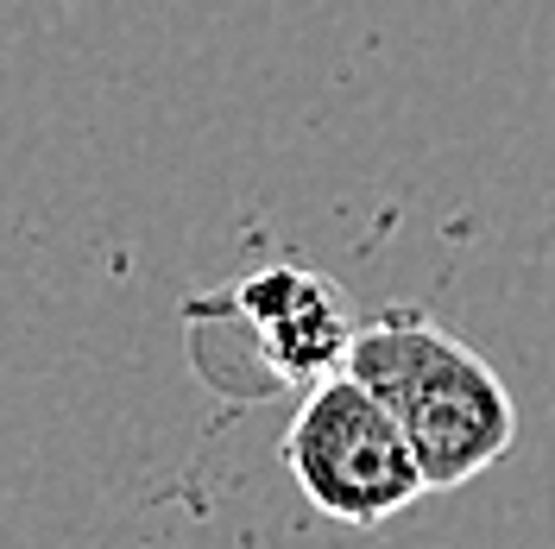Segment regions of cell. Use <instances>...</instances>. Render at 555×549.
I'll return each instance as SVG.
<instances>
[{"instance_id":"1","label":"cell","mask_w":555,"mask_h":549,"mask_svg":"<svg viewBox=\"0 0 555 549\" xmlns=\"http://www.w3.org/2000/svg\"><path fill=\"white\" fill-rule=\"evenodd\" d=\"M347 373L398 417L429 493L480 481L518 443V405L499 367L423 309L391 304L366 329H353Z\"/></svg>"},{"instance_id":"2","label":"cell","mask_w":555,"mask_h":549,"mask_svg":"<svg viewBox=\"0 0 555 549\" xmlns=\"http://www.w3.org/2000/svg\"><path fill=\"white\" fill-rule=\"evenodd\" d=\"M278 455H284V474L297 481V493L347 531H379L385 518H398L429 493L398 417L347 367L304 392V405L284 423Z\"/></svg>"},{"instance_id":"3","label":"cell","mask_w":555,"mask_h":549,"mask_svg":"<svg viewBox=\"0 0 555 549\" xmlns=\"http://www.w3.org/2000/svg\"><path fill=\"white\" fill-rule=\"evenodd\" d=\"M246 322V342L266 360L272 385H315L341 373L353 347V309L341 284L310 266H259L228 297H215Z\"/></svg>"}]
</instances>
